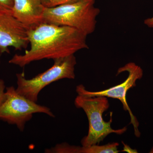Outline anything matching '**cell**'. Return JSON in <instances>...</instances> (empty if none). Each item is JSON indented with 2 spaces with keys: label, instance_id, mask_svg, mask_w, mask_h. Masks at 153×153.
Instances as JSON below:
<instances>
[{
  "label": "cell",
  "instance_id": "6da1fadb",
  "mask_svg": "<svg viewBox=\"0 0 153 153\" xmlns=\"http://www.w3.org/2000/svg\"><path fill=\"white\" fill-rule=\"evenodd\" d=\"M30 50L24 55L16 54L10 64L24 67L32 62L43 59H55L74 55L88 48L87 36L74 28L42 22L29 28Z\"/></svg>",
  "mask_w": 153,
  "mask_h": 153
},
{
  "label": "cell",
  "instance_id": "7a4b0ae2",
  "mask_svg": "<svg viewBox=\"0 0 153 153\" xmlns=\"http://www.w3.org/2000/svg\"><path fill=\"white\" fill-rule=\"evenodd\" d=\"M96 0H78L52 8H46L43 22L66 26L79 30L85 36L94 32L100 10Z\"/></svg>",
  "mask_w": 153,
  "mask_h": 153
},
{
  "label": "cell",
  "instance_id": "3957f363",
  "mask_svg": "<svg viewBox=\"0 0 153 153\" xmlns=\"http://www.w3.org/2000/svg\"><path fill=\"white\" fill-rule=\"evenodd\" d=\"M76 108H82L86 114L89 124L88 133L81 141L82 146H89L98 145L110 134L122 135L127 128L114 129L111 127L112 117L105 122L103 120V113L108 109L109 102L107 97L103 96L88 97L78 95L74 100Z\"/></svg>",
  "mask_w": 153,
  "mask_h": 153
},
{
  "label": "cell",
  "instance_id": "277c9868",
  "mask_svg": "<svg viewBox=\"0 0 153 153\" xmlns=\"http://www.w3.org/2000/svg\"><path fill=\"white\" fill-rule=\"evenodd\" d=\"M53 60L54 63L51 68L31 79H26L24 73H17V92L37 102L39 93L47 85L60 79L75 78L76 61L74 55Z\"/></svg>",
  "mask_w": 153,
  "mask_h": 153
},
{
  "label": "cell",
  "instance_id": "5b68a950",
  "mask_svg": "<svg viewBox=\"0 0 153 153\" xmlns=\"http://www.w3.org/2000/svg\"><path fill=\"white\" fill-rule=\"evenodd\" d=\"M35 113L55 117L49 108L37 104L19 94L14 86L6 88L4 99L0 105V120L16 126L20 131H23L26 123Z\"/></svg>",
  "mask_w": 153,
  "mask_h": 153
},
{
  "label": "cell",
  "instance_id": "8992f818",
  "mask_svg": "<svg viewBox=\"0 0 153 153\" xmlns=\"http://www.w3.org/2000/svg\"><path fill=\"white\" fill-rule=\"evenodd\" d=\"M128 73L127 79L122 83L110 88L105 90L100 91H89L86 90L85 86L82 84L77 85L76 87V92L78 95L94 97L97 96H103L117 99L120 100L123 105V108L125 111H128L131 117V122L133 126L134 133L136 136L139 137L140 133L138 129L139 125L136 117L134 115L131 110L128 104L126 99V94L128 91L131 88L136 86V82L142 78L143 71L141 67L134 63L130 62L127 63L123 67L119 68L117 74L123 72Z\"/></svg>",
  "mask_w": 153,
  "mask_h": 153
},
{
  "label": "cell",
  "instance_id": "52a82bcc",
  "mask_svg": "<svg viewBox=\"0 0 153 153\" xmlns=\"http://www.w3.org/2000/svg\"><path fill=\"white\" fill-rule=\"evenodd\" d=\"M28 29L12 12L0 11V55L10 53V47L17 50L27 49L30 44Z\"/></svg>",
  "mask_w": 153,
  "mask_h": 153
},
{
  "label": "cell",
  "instance_id": "ba28073f",
  "mask_svg": "<svg viewBox=\"0 0 153 153\" xmlns=\"http://www.w3.org/2000/svg\"><path fill=\"white\" fill-rule=\"evenodd\" d=\"M45 8L41 0H14L12 14L29 29L43 22Z\"/></svg>",
  "mask_w": 153,
  "mask_h": 153
},
{
  "label": "cell",
  "instance_id": "9c48e42d",
  "mask_svg": "<svg viewBox=\"0 0 153 153\" xmlns=\"http://www.w3.org/2000/svg\"><path fill=\"white\" fill-rule=\"evenodd\" d=\"M119 144L113 143L100 146L93 145L89 146H82L70 145L66 143L56 145L54 147L45 149L47 153H117Z\"/></svg>",
  "mask_w": 153,
  "mask_h": 153
},
{
  "label": "cell",
  "instance_id": "30bf717a",
  "mask_svg": "<svg viewBox=\"0 0 153 153\" xmlns=\"http://www.w3.org/2000/svg\"><path fill=\"white\" fill-rule=\"evenodd\" d=\"M78 0H41V2L46 8H52L61 5Z\"/></svg>",
  "mask_w": 153,
  "mask_h": 153
},
{
  "label": "cell",
  "instance_id": "8fae6325",
  "mask_svg": "<svg viewBox=\"0 0 153 153\" xmlns=\"http://www.w3.org/2000/svg\"><path fill=\"white\" fill-rule=\"evenodd\" d=\"M14 0H0V11L12 12Z\"/></svg>",
  "mask_w": 153,
  "mask_h": 153
},
{
  "label": "cell",
  "instance_id": "7c38bea8",
  "mask_svg": "<svg viewBox=\"0 0 153 153\" xmlns=\"http://www.w3.org/2000/svg\"><path fill=\"white\" fill-rule=\"evenodd\" d=\"M6 88L4 81L3 79H0V105L4 99Z\"/></svg>",
  "mask_w": 153,
  "mask_h": 153
},
{
  "label": "cell",
  "instance_id": "4fadbf2b",
  "mask_svg": "<svg viewBox=\"0 0 153 153\" xmlns=\"http://www.w3.org/2000/svg\"><path fill=\"white\" fill-rule=\"evenodd\" d=\"M144 24L148 27L153 29V16L145 19Z\"/></svg>",
  "mask_w": 153,
  "mask_h": 153
}]
</instances>
